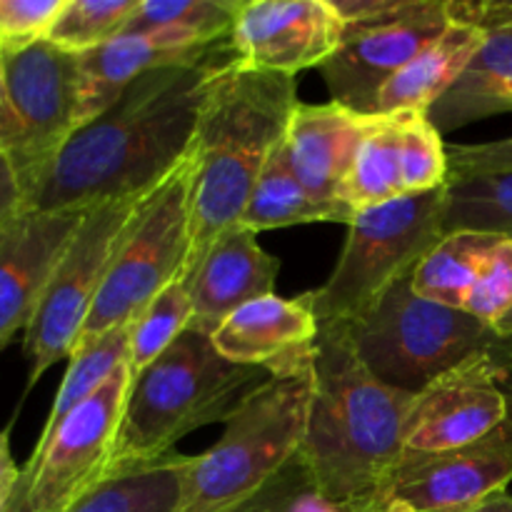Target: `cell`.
Listing matches in <instances>:
<instances>
[{
	"instance_id": "obj_17",
	"label": "cell",
	"mask_w": 512,
	"mask_h": 512,
	"mask_svg": "<svg viewBox=\"0 0 512 512\" xmlns=\"http://www.w3.org/2000/svg\"><path fill=\"white\" fill-rule=\"evenodd\" d=\"M85 210L23 213L0 225V353L18 330H28L60 255Z\"/></svg>"
},
{
	"instance_id": "obj_14",
	"label": "cell",
	"mask_w": 512,
	"mask_h": 512,
	"mask_svg": "<svg viewBox=\"0 0 512 512\" xmlns=\"http://www.w3.org/2000/svg\"><path fill=\"white\" fill-rule=\"evenodd\" d=\"M343 35L345 23L328 0H240L230 45L245 68L295 75L320 68Z\"/></svg>"
},
{
	"instance_id": "obj_11",
	"label": "cell",
	"mask_w": 512,
	"mask_h": 512,
	"mask_svg": "<svg viewBox=\"0 0 512 512\" xmlns=\"http://www.w3.org/2000/svg\"><path fill=\"white\" fill-rule=\"evenodd\" d=\"M130 383L133 368L125 363L48 438L38 440L28 460V500L35 512H65L105 478Z\"/></svg>"
},
{
	"instance_id": "obj_35",
	"label": "cell",
	"mask_w": 512,
	"mask_h": 512,
	"mask_svg": "<svg viewBox=\"0 0 512 512\" xmlns=\"http://www.w3.org/2000/svg\"><path fill=\"white\" fill-rule=\"evenodd\" d=\"M65 0H0V55L48 38Z\"/></svg>"
},
{
	"instance_id": "obj_25",
	"label": "cell",
	"mask_w": 512,
	"mask_h": 512,
	"mask_svg": "<svg viewBox=\"0 0 512 512\" xmlns=\"http://www.w3.org/2000/svg\"><path fill=\"white\" fill-rule=\"evenodd\" d=\"M238 8L240 0H140L123 33L208 48L230 38Z\"/></svg>"
},
{
	"instance_id": "obj_31",
	"label": "cell",
	"mask_w": 512,
	"mask_h": 512,
	"mask_svg": "<svg viewBox=\"0 0 512 512\" xmlns=\"http://www.w3.org/2000/svg\"><path fill=\"white\" fill-rule=\"evenodd\" d=\"M140 0H65L48 30V43L83 55L118 38Z\"/></svg>"
},
{
	"instance_id": "obj_16",
	"label": "cell",
	"mask_w": 512,
	"mask_h": 512,
	"mask_svg": "<svg viewBox=\"0 0 512 512\" xmlns=\"http://www.w3.org/2000/svg\"><path fill=\"white\" fill-rule=\"evenodd\" d=\"M450 18L483 30L485 38L428 113L440 135L512 110V0H450Z\"/></svg>"
},
{
	"instance_id": "obj_19",
	"label": "cell",
	"mask_w": 512,
	"mask_h": 512,
	"mask_svg": "<svg viewBox=\"0 0 512 512\" xmlns=\"http://www.w3.org/2000/svg\"><path fill=\"white\" fill-rule=\"evenodd\" d=\"M280 263L258 245V233L235 223L218 235L213 248L190 278L193 320L190 328L213 330L243 305L273 295Z\"/></svg>"
},
{
	"instance_id": "obj_3",
	"label": "cell",
	"mask_w": 512,
	"mask_h": 512,
	"mask_svg": "<svg viewBox=\"0 0 512 512\" xmlns=\"http://www.w3.org/2000/svg\"><path fill=\"white\" fill-rule=\"evenodd\" d=\"M298 105L295 75L245 68L238 60L213 75L193 140L190 253L180 278L185 285L218 235L240 223Z\"/></svg>"
},
{
	"instance_id": "obj_39",
	"label": "cell",
	"mask_w": 512,
	"mask_h": 512,
	"mask_svg": "<svg viewBox=\"0 0 512 512\" xmlns=\"http://www.w3.org/2000/svg\"><path fill=\"white\" fill-rule=\"evenodd\" d=\"M28 488H30V470H28V465H25L23 473H20L18 488H15L13 498L8 500V505H5V508L0 512H35L33 508H30Z\"/></svg>"
},
{
	"instance_id": "obj_23",
	"label": "cell",
	"mask_w": 512,
	"mask_h": 512,
	"mask_svg": "<svg viewBox=\"0 0 512 512\" xmlns=\"http://www.w3.org/2000/svg\"><path fill=\"white\" fill-rule=\"evenodd\" d=\"M188 463V455L168 453L110 470L65 512H178Z\"/></svg>"
},
{
	"instance_id": "obj_4",
	"label": "cell",
	"mask_w": 512,
	"mask_h": 512,
	"mask_svg": "<svg viewBox=\"0 0 512 512\" xmlns=\"http://www.w3.org/2000/svg\"><path fill=\"white\" fill-rule=\"evenodd\" d=\"M265 375L223 358L208 333L188 328L158 360L133 373L108 473L163 458L185 435L225 423Z\"/></svg>"
},
{
	"instance_id": "obj_22",
	"label": "cell",
	"mask_w": 512,
	"mask_h": 512,
	"mask_svg": "<svg viewBox=\"0 0 512 512\" xmlns=\"http://www.w3.org/2000/svg\"><path fill=\"white\" fill-rule=\"evenodd\" d=\"M485 33L468 23L448 25L440 38L425 45L405 68H400L375 98L373 115H400L425 113L453 88L455 80L463 75L473 55L483 45Z\"/></svg>"
},
{
	"instance_id": "obj_20",
	"label": "cell",
	"mask_w": 512,
	"mask_h": 512,
	"mask_svg": "<svg viewBox=\"0 0 512 512\" xmlns=\"http://www.w3.org/2000/svg\"><path fill=\"white\" fill-rule=\"evenodd\" d=\"M370 115L338 103H300L290 118L283 148L300 183L320 203H343V188L368 130Z\"/></svg>"
},
{
	"instance_id": "obj_6",
	"label": "cell",
	"mask_w": 512,
	"mask_h": 512,
	"mask_svg": "<svg viewBox=\"0 0 512 512\" xmlns=\"http://www.w3.org/2000/svg\"><path fill=\"white\" fill-rule=\"evenodd\" d=\"M445 188L360 210L328 283L303 293L318 325H353L413 273L443 235Z\"/></svg>"
},
{
	"instance_id": "obj_12",
	"label": "cell",
	"mask_w": 512,
	"mask_h": 512,
	"mask_svg": "<svg viewBox=\"0 0 512 512\" xmlns=\"http://www.w3.org/2000/svg\"><path fill=\"white\" fill-rule=\"evenodd\" d=\"M512 480V398L503 423L445 453H405L368 512H460L505 493Z\"/></svg>"
},
{
	"instance_id": "obj_10",
	"label": "cell",
	"mask_w": 512,
	"mask_h": 512,
	"mask_svg": "<svg viewBox=\"0 0 512 512\" xmlns=\"http://www.w3.org/2000/svg\"><path fill=\"white\" fill-rule=\"evenodd\" d=\"M78 125V55L48 40L0 55V155L18 175L45 163Z\"/></svg>"
},
{
	"instance_id": "obj_18",
	"label": "cell",
	"mask_w": 512,
	"mask_h": 512,
	"mask_svg": "<svg viewBox=\"0 0 512 512\" xmlns=\"http://www.w3.org/2000/svg\"><path fill=\"white\" fill-rule=\"evenodd\" d=\"M318 320L305 295H265L230 313L213 330L215 350L238 365L268 375H290L313 365Z\"/></svg>"
},
{
	"instance_id": "obj_24",
	"label": "cell",
	"mask_w": 512,
	"mask_h": 512,
	"mask_svg": "<svg viewBox=\"0 0 512 512\" xmlns=\"http://www.w3.org/2000/svg\"><path fill=\"white\" fill-rule=\"evenodd\" d=\"M355 215L358 213L348 203H320L318 198H313L293 173L283 143H280L265 163L263 173L258 175L240 225L253 233H263V230L308 223L350 225Z\"/></svg>"
},
{
	"instance_id": "obj_32",
	"label": "cell",
	"mask_w": 512,
	"mask_h": 512,
	"mask_svg": "<svg viewBox=\"0 0 512 512\" xmlns=\"http://www.w3.org/2000/svg\"><path fill=\"white\" fill-rule=\"evenodd\" d=\"M405 193H430L448 185V148L425 113H400Z\"/></svg>"
},
{
	"instance_id": "obj_29",
	"label": "cell",
	"mask_w": 512,
	"mask_h": 512,
	"mask_svg": "<svg viewBox=\"0 0 512 512\" xmlns=\"http://www.w3.org/2000/svg\"><path fill=\"white\" fill-rule=\"evenodd\" d=\"M68 360V373H65L63 383H60L58 395L53 400V408H50L45 428L40 433V440L48 438L68 418L70 410L78 408L98 388H103L120 365L130 363L128 325L110 330V333L100 335V338L90 340V343L75 345L73 355Z\"/></svg>"
},
{
	"instance_id": "obj_21",
	"label": "cell",
	"mask_w": 512,
	"mask_h": 512,
	"mask_svg": "<svg viewBox=\"0 0 512 512\" xmlns=\"http://www.w3.org/2000/svg\"><path fill=\"white\" fill-rule=\"evenodd\" d=\"M223 43V40H220ZM220 43L208 48L170 45L153 35H118L110 43L78 55V118L93 120L115 103L140 75L150 70L203 60Z\"/></svg>"
},
{
	"instance_id": "obj_37",
	"label": "cell",
	"mask_w": 512,
	"mask_h": 512,
	"mask_svg": "<svg viewBox=\"0 0 512 512\" xmlns=\"http://www.w3.org/2000/svg\"><path fill=\"white\" fill-rule=\"evenodd\" d=\"M23 468H18L10 453V440L8 433H0V510L8 505V500L13 498L15 488H18V480Z\"/></svg>"
},
{
	"instance_id": "obj_1",
	"label": "cell",
	"mask_w": 512,
	"mask_h": 512,
	"mask_svg": "<svg viewBox=\"0 0 512 512\" xmlns=\"http://www.w3.org/2000/svg\"><path fill=\"white\" fill-rule=\"evenodd\" d=\"M233 60L228 38L203 60L140 75L45 163L18 175L23 213L90 210L158 188L193 153L210 80Z\"/></svg>"
},
{
	"instance_id": "obj_28",
	"label": "cell",
	"mask_w": 512,
	"mask_h": 512,
	"mask_svg": "<svg viewBox=\"0 0 512 512\" xmlns=\"http://www.w3.org/2000/svg\"><path fill=\"white\" fill-rule=\"evenodd\" d=\"M465 230L512 235V173L448 180L443 235Z\"/></svg>"
},
{
	"instance_id": "obj_36",
	"label": "cell",
	"mask_w": 512,
	"mask_h": 512,
	"mask_svg": "<svg viewBox=\"0 0 512 512\" xmlns=\"http://www.w3.org/2000/svg\"><path fill=\"white\" fill-rule=\"evenodd\" d=\"M448 180H465L475 175L512 173V138L490 140L478 145H450Z\"/></svg>"
},
{
	"instance_id": "obj_41",
	"label": "cell",
	"mask_w": 512,
	"mask_h": 512,
	"mask_svg": "<svg viewBox=\"0 0 512 512\" xmlns=\"http://www.w3.org/2000/svg\"><path fill=\"white\" fill-rule=\"evenodd\" d=\"M495 330H498V335H512V308L495 323Z\"/></svg>"
},
{
	"instance_id": "obj_9",
	"label": "cell",
	"mask_w": 512,
	"mask_h": 512,
	"mask_svg": "<svg viewBox=\"0 0 512 512\" xmlns=\"http://www.w3.org/2000/svg\"><path fill=\"white\" fill-rule=\"evenodd\" d=\"M145 195L108 200L85 210L45 285L33 323L25 330V355L30 358L28 388H33L40 375L58 360L73 355L125 228Z\"/></svg>"
},
{
	"instance_id": "obj_33",
	"label": "cell",
	"mask_w": 512,
	"mask_h": 512,
	"mask_svg": "<svg viewBox=\"0 0 512 512\" xmlns=\"http://www.w3.org/2000/svg\"><path fill=\"white\" fill-rule=\"evenodd\" d=\"M223 512H343L330 505L315 488L300 458L290 460L265 488L235 508Z\"/></svg>"
},
{
	"instance_id": "obj_15",
	"label": "cell",
	"mask_w": 512,
	"mask_h": 512,
	"mask_svg": "<svg viewBox=\"0 0 512 512\" xmlns=\"http://www.w3.org/2000/svg\"><path fill=\"white\" fill-rule=\"evenodd\" d=\"M505 413L508 395L500 388L488 350L415 395L405 425V453H445L468 445L503 423Z\"/></svg>"
},
{
	"instance_id": "obj_26",
	"label": "cell",
	"mask_w": 512,
	"mask_h": 512,
	"mask_svg": "<svg viewBox=\"0 0 512 512\" xmlns=\"http://www.w3.org/2000/svg\"><path fill=\"white\" fill-rule=\"evenodd\" d=\"M505 235L450 233L413 270V290L425 300L463 310L488 258Z\"/></svg>"
},
{
	"instance_id": "obj_38",
	"label": "cell",
	"mask_w": 512,
	"mask_h": 512,
	"mask_svg": "<svg viewBox=\"0 0 512 512\" xmlns=\"http://www.w3.org/2000/svg\"><path fill=\"white\" fill-rule=\"evenodd\" d=\"M490 360L498 370L500 388L508 398H512V335H500V340L490 350Z\"/></svg>"
},
{
	"instance_id": "obj_7",
	"label": "cell",
	"mask_w": 512,
	"mask_h": 512,
	"mask_svg": "<svg viewBox=\"0 0 512 512\" xmlns=\"http://www.w3.org/2000/svg\"><path fill=\"white\" fill-rule=\"evenodd\" d=\"M348 328L365 368L380 383L413 395L500 340L498 330L475 315L420 298L413 273Z\"/></svg>"
},
{
	"instance_id": "obj_30",
	"label": "cell",
	"mask_w": 512,
	"mask_h": 512,
	"mask_svg": "<svg viewBox=\"0 0 512 512\" xmlns=\"http://www.w3.org/2000/svg\"><path fill=\"white\" fill-rule=\"evenodd\" d=\"M190 320H193L190 290L178 278L130 320L128 335L133 373L158 360L190 328Z\"/></svg>"
},
{
	"instance_id": "obj_8",
	"label": "cell",
	"mask_w": 512,
	"mask_h": 512,
	"mask_svg": "<svg viewBox=\"0 0 512 512\" xmlns=\"http://www.w3.org/2000/svg\"><path fill=\"white\" fill-rule=\"evenodd\" d=\"M193 170L195 160L190 153L158 188L140 200L85 320L78 345L130 325L150 300L183 278L190 253Z\"/></svg>"
},
{
	"instance_id": "obj_5",
	"label": "cell",
	"mask_w": 512,
	"mask_h": 512,
	"mask_svg": "<svg viewBox=\"0 0 512 512\" xmlns=\"http://www.w3.org/2000/svg\"><path fill=\"white\" fill-rule=\"evenodd\" d=\"M313 398V365L270 375L228 415L218 443L185 470L178 512H223L248 500L298 458Z\"/></svg>"
},
{
	"instance_id": "obj_34",
	"label": "cell",
	"mask_w": 512,
	"mask_h": 512,
	"mask_svg": "<svg viewBox=\"0 0 512 512\" xmlns=\"http://www.w3.org/2000/svg\"><path fill=\"white\" fill-rule=\"evenodd\" d=\"M512 308V235H505L488 258L478 283L465 300V313L493 325Z\"/></svg>"
},
{
	"instance_id": "obj_2",
	"label": "cell",
	"mask_w": 512,
	"mask_h": 512,
	"mask_svg": "<svg viewBox=\"0 0 512 512\" xmlns=\"http://www.w3.org/2000/svg\"><path fill=\"white\" fill-rule=\"evenodd\" d=\"M413 403V393L380 383L365 368L348 325H318L313 398L298 458L330 505L368 512L403 460Z\"/></svg>"
},
{
	"instance_id": "obj_27",
	"label": "cell",
	"mask_w": 512,
	"mask_h": 512,
	"mask_svg": "<svg viewBox=\"0 0 512 512\" xmlns=\"http://www.w3.org/2000/svg\"><path fill=\"white\" fill-rule=\"evenodd\" d=\"M400 145V115H370L368 130L343 188V203L355 213L408 195Z\"/></svg>"
},
{
	"instance_id": "obj_40",
	"label": "cell",
	"mask_w": 512,
	"mask_h": 512,
	"mask_svg": "<svg viewBox=\"0 0 512 512\" xmlns=\"http://www.w3.org/2000/svg\"><path fill=\"white\" fill-rule=\"evenodd\" d=\"M460 512H512V495L505 490V493L493 495V498L483 500V503L473 505L468 510H460Z\"/></svg>"
},
{
	"instance_id": "obj_13",
	"label": "cell",
	"mask_w": 512,
	"mask_h": 512,
	"mask_svg": "<svg viewBox=\"0 0 512 512\" xmlns=\"http://www.w3.org/2000/svg\"><path fill=\"white\" fill-rule=\"evenodd\" d=\"M450 23V0H400L383 18L345 25L343 43L320 65L333 103L373 115L383 85Z\"/></svg>"
}]
</instances>
